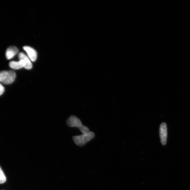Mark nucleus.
Masks as SVG:
<instances>
[{"label":"nucleus","mask_w":190,"mask_h":190,"mask_svg":"<svg viewBox=\"0 0 190 190\" xmlns=\"http://www.w3.org/2000/svg\"><path fill=\"white\" fill-rule=\"evenodd\" d=\"M66 123L68 126L71 127H77L80 130L82 134L90 132L89 129L87 127L82 124L81 121L77 117L71 116L68 119Z\"/></svg>","instance_id":"obj_1"},{"label":"nucleus","mask_w":190,"mask_h":190,"mask_svg":"<svg viewBox=\"0 0 190 190\" xmlns=\"http://www.w3.org/2000/svg\"><path fill=\"white\" fill-rule=\"evenodd\" d=\"M95 134L92 132H90L81 135L74 136L73 139L76 145L79 146L85 145L87 142L94 138Z\"/></svg>","instance_id":"obj_2"},{"label":"nucleus","mask_w":190,"mask_h":190,"mask_svg":"<svg viewBox=\"0 0 190 190\" xmlns=\"http://www.w3.org/2000/svg\"><path fill=\"white\" fill-rule=\"evenodd\" d=\"M19 60L21 62L25 69L29 70L32 69L33 66L31 61L28 56L23 53H20L18 54Z\"/></svg>","instance_id":"obj_3"},{"label":"nucleus","mask_w":190,"mask_h":190,"mask_svg":"<svg viewBox=\"0 0 190 190\" xmlns=\"http://www.w3.org/2000/svg\"><path fill=\"white\" fill-rule=\"evenodd\" d=\"M159 136L162 145H165L167 143V128L166 124L162 123L159 128Z\"/></svg>","instance_id":"obj_4"},{"label":"nucleus","mask_w":190,"mask_h":190,"mask_svg":"<svg viewBox=\"0 0 190 190\" xmlns=\"http://www.w3.org/2000/svg\"><path fill=\"white\" fill-rule=\"evenodd\" d=\"M23 49L27 54L28 57L32 62H35L36 61L37 58V53L34 49L31 47L26 46L23 47Z\"/></svg>","instance_id":"obj_5"},{"label":"nucleus","mask_w":190,"mask_h":190,"mask_svg":"<svg viewBox=\"0 0 190 190\" xmlns=\"http://www.w3.org/2000/svg\"><path fill=\"white\" fill-rule=\"evenodd\" d=\"M19 50L16 47L11 46L7 49L6 52V58L8 60H10L15 56L18 53Z\"/></svg>","instance_id":"obj_6"},{"label":"nucleus","mask_w":190,"mask_h":190,"mask_svg":"<svg viewBox=\"0 0 190 190\" xmlns=\"http://www.w3.org/2000/svg\"><path fill=\"white\" fill-rule=\"evenodd\" d=\"M16 76V73L14 71H8L7 77L3 83L5 85H9L12 83L15 80Z\"/></svg>","instance_id":"obj_7"},{"label":"nucleus","mask_w":190,"mask_h":190,"mask_svg":"<svg viewBox=\"0 0 190 190\" xmlns=\"http://www.w3.org/2000/svg\"><path fill=\"white\" fill-rule=\"evenodd\" d=\"M9 65L11 69L14 70L20 69L24 68L23 64L20 60L18 61H11L9 63Z\"/></svg>","instance_id":"obj_8"},{"label":"nucleus","mask_w":190,"mask_h":190,"mask_svg":"<svg viewBox=\"0 0 190 190\" xmlns=\"http://www.w3.org/2000/svg\"><path fill=\"white\" fill-rule=\"evenodd\" d=\"M8 71H3L0 72V83H3L7 77Z\"/></svg>","instance_id":"obj_9"},{"label":"nucleus","mask_w":190,"mask_h":190,"mask_svg":"<svg viewBox=\"0 0 190 190\" xmlns=\"http://www.w3.org/2000/svg\"><path fill=\"white\" fill-rule=\"evenodd\" d=\"M6 179L5 175L2 169L0 167V184L4 183L6 181Z\"/></svg>","instance_id":"obj_10"},{"label":"nucleus","mask_w":190,"mask_h":190,"mask_svg":"<svg viewBox=\"0 0 190 190\" xmlns=\"http://www.w3.org/2000/svg\"><path fill=\"white\" fill-rule=\"evenodd\" d=\"M5 91L4 87L3 86L2 84L0 83V96H1Z\"/></svg>","instance_id":"obj_11"}]
</instances>
